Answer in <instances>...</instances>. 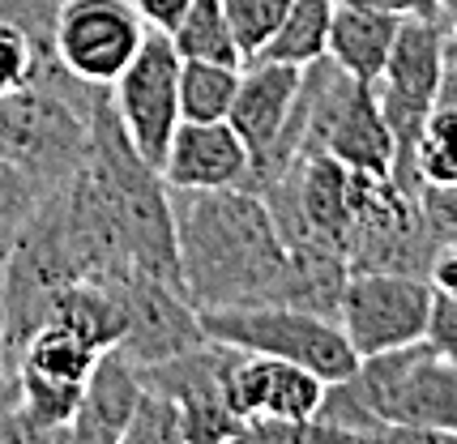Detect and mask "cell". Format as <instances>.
Wrapping results in <instances>:
<instances>
[{
  "label": "cell",
  "instance_id": "obj_1",
  "mask_svg": "<svg viewBox=\"0 0 457 444\" xmlns=\"http://www.w3.org/2000/svg\"><path fill=\"white\" fill-rule=\"evenodd\" d=\"M171 222H176L179 286L197 312L291 300L295 265L261 193L171 188Z\"/></svg>",
  "mask_w": 457,
  "mask_h": 444
},
{
  "label": "cell",
  "instance_id": "obj_2",
  "mask_svg": "<svg viewBox=\"0 0 457 444\" xmlns=\"http://www.w3.org/2000/svg\"><path fill=\"white\" fill-rule=\"evenodd\" d=\"M107 86L73 78L64 64L43 69L21 90L0 95V159L26 167L47 188H64L90 150V111Z\"/></svg>",
  "mask_w": 457,
  "mask_h": 444
},
{
  "label": "cell",
  "instance_id": "obj_3",
  "mask_svg": "<svg viewBox=\"0 0 457 444\" xmlns=\"http://www.w3.org/2000/svg\"><path fill=\"white\" fill-rule=\"evenodd\" d=\"M205 338L222 346H236L244 355L287 359L308 372H317L325 384L346 381L359 367L342 325L334 317H320L295 303H244V308H210L201 312Z\"/></svg>",
  "mask_w": 457,
  "mask_h": 444
},
{
  "label": "cell",
  "instance_id": "obj_4",
  "mask_svg": "<svg viewBox=\"0 0 457 444\" xmlns=\"http://www.w3.org/2000/svg\"><path fill=\"white\" fill-rule=\"evenodd\" d=\"M445 43H449V26L445 18H402L394 52L380 69V78L372 81L380 103V116L394 133V180L406 193H419L415 176V142L423 120L432 116V107L440 103L445 90Z\"/></svg>",
  "mask_w": 457,
  "mask_h": 444
},
{
  "label": "cell",
  "instance_id": "obj_5",
  "mask_svg": "<svg viewBox=\"0 0 457 444\" xmlns=\"http://www.w3.org/2000/svg\"><path fill=\"white\" fill-rule=\"evenodd\" d=\"M432 243L419 218L415 193L394 176L351 171V226H346V274L359 269H398L423 274L432 265Z\"/></svg>",
  "mask_w": 457,
  "mask_h": 444
},
{
  "label": "cell",
  "instance_id": "obj_6",
  "mask_svg": "<svg viewBox=\"0 0 457 444\" xmlns=\"http://www.w3.org/2000/svg\"><path fill=\"white\" fill-rule=\"evenodd\" d=\"M436 291L423 274L398 269H359L346 274L338 300V325L359 359H372L385 350L423 342Z\"/></svg>",
  "mask_w": 457,
  "mask_h": 444
},
{
  "label": "cell",
  "instance_id": "obj_7",
  "mask_svg": "<svg viewBox=\"0 0 457 444\" xmlns=\"http://www.w3.org/2000/svg\"><path fill=\"white\" fill-rule=\"evenodd\" d=\"M236 346H222L205 338L201 346L184 350L176 359L137 367L141 384L150 393H162L179 410V427L188 444H231L244 419L227 398V372L236 364Z\"/></svg>",
  "mask_w": 457,
  "mask_h": 444
},
{
  "label": "cell",
  "instance_id": "obj_8",
  "mask_svg": "<svg viewBox=\"0 0 457 444\" xmlns=\"http://www.w3.org/2000/svg\"><path fill=\"white\" fill-rule=\"evenodd\" d=\"M112 107L120 116V128L150 167H162L167 145L179 128V52L167 30H145L137 56L112 86Z\"/></svg>",
  "mask_w": 457,
  "mask_h": 444
},
{
  "label": "cell",
  "instance_id": "obj_9",
  "mask_svg": "<svg viewBox=\"0 0 457 444\" xmlns=\"http://www.w3.org/2000/svg\"><path fill=\"white\" fill-rule=\"evenodd\" d=\"M116 295L124 312V333L116 350L133 367H150L162 359H176L184 350L205 342L201 312L184 295V286L159 274H120L112 283H103Z\"/></svg>",
  "mask_w": 457,
  "mask_h": 444
},
{
  "label": "cell",
  "instance_id": "obj_10",
  "mask_svg": "<svg viewBox=\"0 0 457 444\" xmlns=\"http://www.w3.org/2000/svg\"><path fill=\"white\" fill-rule=\"evenodd\" d=\"M145 30L133 0H64L56 13V56L73 78L112 86L137 56Z\"/></svg>",
  "mask_w": 457,
  "mask_h": 444
},
{
  "label": "cell",
  "instance_id": "obj_11",
  "mask_svg": "<svg viewBox=\"0 0 457 444\" xmlns=\"http://www.w3.org/2000/svg\"><path fill=\"white\" fill-rule=\"evenodd\" d=\"M325 389L329 384L308 367L287 364V359H265V355H244V350L227 372V398L244 423H257V419L308 423L320 415Z\"/></svg>",
  "mask_w": 457,
  "mask_h": 444
},
{
  "label": "cell",
  "instance_id": "obj_12",
  "mask_svg": "<svg viewBox=\"0 0 457 444\" xmlns=\"http://www.w3.org/2000/svg\"><path fill=\"white\" fill-rule=\"evenodd\" d=\"M162 180L176 193H210V188H248L253 154L231 120H179L162 159Z\"/></svg>",
  "mask_w": 457,
  "mask_h": 444
},
{
  "label": "cell",
  "instance_id": "obj_13",
  "mask_svg": "<svg viewBox=\"0 0 457 444\" xmlns=\"http://www.w3.org/2000/svg\"><path fill=\"white\" fill-rule=\"evenodd\" d=\"M299 90H303V69H295V64L248 61L239 69V90L227 120L244 137L248 154H253V176L278 150L282 133H287V124L295 116Z\"/></svg>",
  "mask_w": 457,
  "mask_h": 444
},
{
  "label": "cell",
  "instance_id": "obj_14",
  "mask_svg": "<svg viewBox=\"0 0 457 444\" xmlns=\"http://www.w3.org/2000/svg\"><path fill=\"white\" fill-rule=\"evenodd\" d=\"M141 393H145V384H141L137 367L129 364L116 346L103 350L95 372H90L86 384H81L78 410H73V419H69V427H64L69 440H78V444H120L124 427L133 423V415H137Z\"/></svg>",
  "mask_w": 457,
  "mask_h": 444
},
{
  "label": "cell",
  "instance_id": "obj_15",
  "mask_svg": "<svg viewBox=\"0 0 457 444\" xmlns=\"http://www.w3.org/2000/svg\"><path fill=\"white\" fill-rule=\"evenodd\" d=\"M402 18H385L372 9H355V4H342L334 9V26H329V61L338 64L346 78L372 86L380 78V69L394 52Z\"/></svg>",
  "mask_w": 457,
  "mask_h": 444
},
{
  "label": "cell",
  "instance_id": "obj_16",
  "mask_svg": "<svg viewBox=\"0 0 457 444\" xmlns=\"http://www.w3.org/2000/svg\"><path fill=\"white\" fill-rule=\"evenodd\" d=\"M99 355L103 346H95L73 325L47 321L18 346L13 372H21V376H47V381H64V384H86V376L99 364Z\"/></svg>",
  "mask_w": 457,
  "mask_h": 444
},
{
  "label": "cell",
  "instance_id": "obj_17",
  "mask_svg": "<svg viewBox=\"0 0 457 444\" xmlns=\"http://www.w3.org/2000/svg\"><path fill=\"white\" fill-rule=\"evenodd\" d=\"M334 9H338V0H291L278 35L265 43V52L257 61H278V64H295V69L325 61Z\"/></svg>",
  "mask_w": 457,
  "mask_h": 444
},
{
  "label": "cell",
  "instance_id": "obj_18",
  "mask_svg": "<svg viewBox=\"0 0 457 444\" xmlns=\"http://www.w3.org/2000/svg\"><path fill=\"white\" fill-rule=\"evenodd\" d=\"M176 43L179 61H219V64H244L239 43L231 35V21L222 0H193L184 9V18L167 30Z\"/></svg>",
  "mask_w": 457,
  "mask_h": 444
},
{
  "label": "cell",
  "instance_id": "obj_19",
  "mask_svg": "<svg viewBox=\"0 0 457 444\" xmlns=\"http://www.w3.org/2000/svg\"><path fill=\"white\" fill-rule=\"evenodd\" d=\"M244 64L179 61V116L184 120H227Z\"/></svg>",
  "mask_w": 457,
  "mask_h": 444
},
{
  "label": "cell",
  "instance_id": "obj_20",
  "mask_svg": "<svg viewBox=\"0 0 457 444\" xmlns=\"http://www.w3.org/2000/svg\"><path fill=\"white\" fill-rule=\"evenodd\" d=\"M419 184H457V103L440 99L415 142Z\"/></svg>",
  "mask_w": 457,
  "mask_h": 444
},
{
  "label": "cell",
  "instance_id": "obj_21",
  "mask_svg": "<svg viewBox=\"0 0 457 444\" xmlns=\"http://www.w3.org/2000/svg\"><path fill=\"white\" fill-rule=\"evenodd\" d=\"M52 64H60L52 43H39L26 26L0 18V95L30 86V81L39 78L43 69H52Z\"/></svg>",
  "mask_w": 457,
  "mask_h": 444
},
{
  "label": "cell",
  "instance_id": "obj_22",
  "mask_svg": "<svg viewBox=\"0 0 457 444\" xmlns=\"http://www.w3.org/2000/svg\"><path fill=\"white\" fill-rule=\"evenodd\" d=\"M222 9H227L231 35L239 43V56L248 64V61H257L261 52H265V43L278 35L291 0H222Z\"/></svg>",
  "mask_w": 457,
  "mask_h": 444
},
{
  "label": "cell",
  "instance_id": "obj_23",
  "mask_svg": "<svg viewBox=\"0 0 457 444\" xmlns=\"http://www.w3.org/2000/svg\"><path fill=\"white\" fill-rule=\"evenodd\" d=\"M52 188L39 176H30L18 162L0 159V243H13V235L26 226V218L39 210V201Z\"/></svg>",
  "mask_w": 457,
  "mask_h": 444
},
{
  "label": "cell",
  "instance_id": "obj_24",
  "mask_svg": "<svg viewBox=\"0 0 457 444\" xmlns=\"http://www.w3.org/2000/svg\"><path fill=\"white\" fill-rule=\"evenodd\" d=\"M120 444H188L184 427H179V410L162 393H141V406L133 415V423L124 427Z\"/></svg>",
  "mask_w": 457,
  "mask_h": 444
},
{
  "label": "cell",
  "instance_id": "obj_25",
  "mask_svg": "<svg viewBox=\"0 0 457 444\" xmlns=\"http://www.w3.org/2000/svg\"><path fill=\"white\" fill-rule=\"evenodd\" d=\"M415 201L432 252H440L445 243H457V184H419Z\"/></svg>",
  "mask_w": 457,
  "mask_h": 444
},
{
  "label": "cell",
  "instance_id": "obj_26",
  "mask_svg": "<svg viewBox=\"0 0 457 444\" xmlns=\"http://www.w3.org/2000/svg\"><path fill=\"white\" fill-rule=\"evenodd\" d=\"M64 427H47L43 419H35L21 398H9L0 406V444H60Z\"/></svg>",
  "mask_w": 457,
  "mask_h": 444
},
{
  "label": "cell",
  "instance_id": "obj_27",
  "mask_svg": "<svg viewBox=\"0 0 457 444\" xmlns=\"http://www.w3.org/2000/svg\"><path fill=\"white\" fill-rule=\"evenodd\" d=\"M423 342L432 346L436 355L457 359V300H445V295L432 300V317H428V333H423Z\"/></svg>",
  "mask_w": 457,
  "mask_h": 444
},
{
  "label": "cell",
  "instance_id": "obj_28",
  "mask_svg": "<svg viewBox=\"0 0 457 444\" xmlns=\"http://www.w3.org/2000/svg\"><path fill=\"white\" fill-rule=\"evenodd\" d=\"M363 444H457V432H432V427H402V423H380L368 432Z\"/></svg>",
  "mask_w": 457,
  "mask_h": 444
},
{
  "label": "cell",
  "instance_id": "obj_29",
  "mask_svg": "<svg viewBox=\"0 0 457 444\" xmlns=\"http://www.w3.org/2000/svg\"><path fill=\"white\" fill-rule=\"evenodd\" d=\"M342 4L372 9V13H385V18H432L436 13V0H342Z\"/></svg>",
  "mask_w": 457,
  "mask_h": 444
},
{
  "label": "cell",
  "instance_id": "obj_30",
  "mask_svg": "<svg viewBox=\"0 0 457 444\" xmlns=\"http://www.w3.org/2000/svg\"><path fill=\"white\" fill-rule=\"evenodd\" d=\"M428 283H432L436 295L457 300V243H445L436 257H432V265H428Z\"/></svg>",
  "mask_w": 457,
  "mask_h": 444
},
{
  "label": "cell",
  "instance_id": "obj_31",
  "mask_svg": "<svg viewBox=\"0 0 457 444\" xmlns=\"http://www.w3.org/2000/svg\"><path fill=\"white\" fill-rule=\"evenodd\" d=\"M133 4H137V13L145 18V26L171 30V26L184 18V9H188L193 0H133Z\"/></svg>",
  "mask_w": 457,
  "mask_h": 444
},
{
  "label": "cell",
  "instance_id": "obj_32",
  "mask_svg": "<svg viewBox=\"0 0 457 444\" xmlns=\"http://www.w3.org/2000/svg\"><path fill=\"white\" fill-rule=\"evenodd\" d=\"M440 99L457 103V30H449V43H445V90Z\"/></svg>",
  "mask_w": 457,
  "mask_h": 444
},
{
  "label": "cell",
  "instance_id": "obj_33",
  "mask_svg": "<svg viewBox=\"0 0 457 444\" xmlns=\"http://www.w3.org/2000/svg\"><path fill=\"white\" fill-rule=\"evenodd\" d=\"M436 13L445 18L449 30H457V0H436Z\"/></svg>",
  "mask_w": 457,
  "mask_h": 444
},
{
  "label": "cell",
  "instance_id": "obj_34",
  "mask_svg": "<svg viewBox=\"0 0 457 444\" xmlns=\"http://www.w3.org/2000/svg\"><path fill=\"white\" fill-rule=\"evenodd\" d=\"M9 376V342H4V312H0V381Z\"/></svg>",
  "mask_w": 457,
  "mask_h": 444
},
{
  "label": "cell",
  "instance_id": "obj_35",
  "mask_svg": "<svg viewBox=\"0 0 457 444\" xmlns=\"http://www.w3.org/2000/svg\"><path fill=\"white\" fill-rule=\"evenodd\" d=\"M9 398H18V376H13V372H9V376L0 381V406L9 402Z\"/></svg>",
  "mask_w": 457,
  "mask_h": 444
},
{
  "label": "cell",
  "instance_id": "obj_36",
  "mask_svg": "<svg viewBox=\"0 0 457 444\" xmlns=\"http://www.w3.org/2000/svg\"><path fill=\"white\" fill-rule=\"evenodd\" d=\"M4 261H9V243H0V286H4Z\"/></svg>",
  "mask_w": 457,
  "mask_h": 444
},
{
  "label": "cell",
  "instance_id": "obj_37",
  "mask_svg": "<svg viewBox=\"0 0 457 444\" xmlns=\"http://www.w3.org/2000/svg\"><path fill=\"white\" fill-rule=\"evenodd\" d=\"M60 444H78V440H69V432H64V436H60Z\"/></svg>",
  "mask_w": 457,
  "mask_h": 444
}]
</instances>
